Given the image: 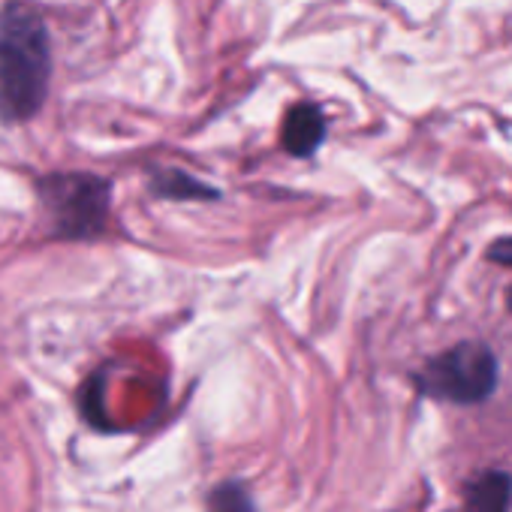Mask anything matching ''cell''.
<instances>
[{
	"instance_id": "obj_1",
	"label": "cell",
	"mask_w": 512,
	"mask_h": 512,
	"mask_svg": "<svg viewBox=\"0 0 512 512\" xmlns=\"http://www.w3.org/2000/svg\"><path fill=\"white\" fill-rule=\"evenodd\" d=\"M52 85V46L43 16L31 4L0 7V121H31Z\"/></svg>"
},
{
	"instance_id": "obj_2",
	"label": "cell",
	"mask_w": 512,
	"mask_h": 512,
	"mask_svg": "<svg viewBox=\"0 0 512 512\" xmlns=\"http://www.w3.org/2000/svg\"><path fill=\"white\" fill-rule=\"evenodd\" d=\"M37 196L55 238H97L109 220L112 184L94 172H52L37 181Z\"/></svg>"
},
{
	"instance_id": "obj_3",
	"label": "cell",
	"mask_w": 512,
	"mask_h": 512,
	"mask_svg": "<svg viewBox=\"0 0 512 512\" xmlns=\"http://www.w3.org/2000/svg\"><path fill=\"white\" fill-rule=\"evenodd\" d=\"M431 398L452 404H476L497 386V359L482 341H461L431 359L419 377Z\"/></svg>"
},
{
	"instance_id": "obj_4",
	"label": "cell",
	"mask_w": 512,
	"mask_h": 512,
	"mask_svg": "<svg viewBox=\"0 0 512 512\" xmlns=\"http://www.w3.org/2000/svg\"><path fill=\"white\" fill-rule=\"evenodd\" d=\"M326 139V118L314 103H299L287 112L281 142L293 157H311Z\"/></svg>"
},
{
	"instance_id": "obj_5",
	"label": "cell",
	"mask_w": 512,
	"mask_h": 512,
	"mask_svg": "<svg viewBox=\"0 0 512 512\" xmlns=\"http://www.w3.org/2000/svg\"><path fill=\"white\" fill-rule=\"evenodd\" d=\"M512 500V479L500 470H485L464 488L461 512H506Z\"/></svg>"
},
{
	"instance_id": "obj_6",
	"label": "cell",
	"mask_w": 512,
	"mask_h": 512,
	"mask_svg": "<svg viewBox=\"0 0 512 512\" xmlns=\"http://www.w3.org/2000/svg\"><path fill=\"white\" fill-rule=\"evenodd\" d=\"M154 190L166 199H217V190L187 172H163L154 178Z\"/></svg>"
},
{
	"instance_id": "obj_7",
	"label": "cell",
	"mask_w": 512,
	"mask_h": 512,
	"mask_svg": "<svg viewBox=\"0 0 512 512\" xmlns=\"http://www.w3.org/2000/svg\"><path fill=\"white\" fill-rule=\"evenodd\" d=\"M208 512H253V503L241 482H226L211 494Z\"/></svg>"
},
{
	"instance_id": "obj_8",
	"label": "cell",
	"mask_w": 512,
	"mask_h": 512,
	"mask_svg": "<svg viewBox=\"0 0 512 512\" xmlns=\"http://www.w3.org/2000/svg\"><path fill=\"white\" fill-rule=\"evenodd\" d=\"M509 311H512V290H509Z\"/></svg>"
}]
</instances>
